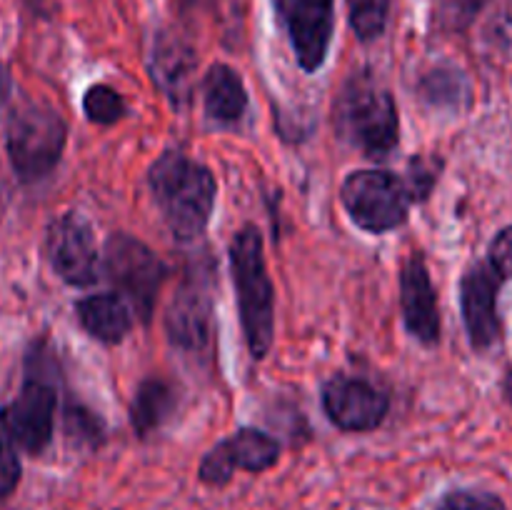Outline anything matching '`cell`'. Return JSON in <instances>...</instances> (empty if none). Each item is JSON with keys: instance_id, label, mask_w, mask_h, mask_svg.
Masks as SVG:
<instances>
[{"instance_id": "cell-1", "label": "cell", "mask_w": 512, "mask_h": 510, "mask_svg": "<svg viewBox=\"0 0 512 510\" xmlns=\"http://www.w3.org/2000/svg\"><path fill=\"white\" fill-rule=\"evenodd\" d=\"M148 188L175 240L193 243L208 230L218 188L203 163L180 150H165L150 165Z\"/></svg>"}, {"instance_id": "cell-2", "label": "cell", "mask_w": 512, "mask_h": 510, "mask_svg": "<svg viewBox=\"0 0 512 510\" xmlns=\"http://www.w3.org/2000/svg\"><path fill=\"white\" fill-rule=\"evenodd\" d=\"M230 273L238 293V313L245 343L255 360H263L273 345L275 290L265 265L263 235L255 225H245L230 243Z\"/></svg>"}, {"instance_id": "cell-3", "label": "cell", "mask_w": 512, "mask_h": 510, "mask_svg": "<svg viewBox=\"0 0 512 510\" xmlns=\"http://www.w3.org/2000/svg\"><path fill=\"white\" fill-rule=\"evenodd\" d=\"M335 130L365 158L383 160L398 148L400 115L395 98L370 75H353L333 105Z\"/></svg>"}, {"instance_id": "cell-4", "label": "cell", "mask_w": 512, "mask_h": 510, "mask_svg": "<svg viewBox=\"0 0 512 510\" xmlns=\"http://www.w3.org/2000/svg\"><path fill=\"white\" fill-rule=\"evenodd\" d=\"M58 408V363L45 340H35L25 355V378L18 398L3 408L5 425L25 453L38 455L53 438Z\"/></svg>"}, {"instance_id": "cell-5", "label": "cell", "mask_w": 512, "mask_h": 510, "mask_svg": "<svg viewBox=\"0 0 512 510\" xmlns=\"http://www.w3.org/2000/svg\"><path fill=\"white\" fill-rule=\"evenodd\" d=\"M68 140V128L58 110L30 103L10 118L5 148L10 165L23 183L48 178L60 163Z\"/></svg>"}, {"instance_id": "cell-6", "label": "cell", "mask_w": 512, "mask_h": 510, "mask_svg": "<svg viewBox=\"0 0 512 510\" xmlns=\"http://www.w3.org/2000/svg\"><path fill=\"white\" fill-rule=\"evenodd\" d=\"M103 273L115 285V293L123 295L133 313L148 323L160 288L168 278V265L138 238L118 233L110 235L105 243Z\"/></svg>"}, {"instance_id": "cell-7", "label": "cell", "mask_w": 512, "mask_h": 510, "mask_svg": "<svg viewBox=\"0 0 512 510\" xmlns=\"http://www.w3.org/2000/svg\"><path fill=\"white\" fill-rule=\"evenodd\" d=\"M340 200L360 230L383 235L408 220L413 205L405 180L388 170H355L340 185Z\"/></svg>"}, {"instance_id": "cell-8", "label": "cell", "mask_w": 512, "mask_h": 510, "mask_svg": "<svg viewBox=\"0 0 512 510\" xmlns=\"http://www.w3.org/2000/svg\"><path fill=\"white\" fill-rule=\"evenodd\" d=\"M168 340L188 355H208L213 345V293L205 275L190 273L165 313Z\"/></svg>"}, {"instance_id": "cell-9", "label": "cell", "mask_w": 512, "mask_h": 510, "mask_svg": "<svg viewBox=\"0 0 512 510\" xmlns=\"http://www.w3.org/2000/svg\"><path fill=\"white\" fill-rule=\"evenodd\" d=\"M50 265L55 273L75 288H88L98 280L100 255L88 220L78 213H65L48 225L45 235Z\"/></svg>"}, {"instance_id": "cell-10", "label": "cell", "mask_w": 512, "mask_h": 510, "mask_svg": "<svg viewBox=\"0 0 512 510\" xmlns=\"http://www.w3.org/2000/svg\"><path fill=\"white\" fill-rule=\"evenodd\" d=\"M273 5L300 68L315 73L328 58L335 0H273Z\"/></svg>"}, {"instance_id": "cell-11", "label": "cell", "mask_w": 512, "mask_h": 510, "mask_svg": "<svg viewBox=\"0 0 512 510\" xmlns=\"http://www.w3.org/2000/svg\"><path fill=\"white\" fill-rule=\"evenodd\" d=\"M323 410L335 428L345 433H368L388 418L390 398L368 380L340 375L323 385Z\"/></svg>"}, {"instance_id": "cell-12", "label": "cell", "mask_w": 512, "mask_h": 510, "mask_svg": "<svg viewBox=\"0 0 512 510\" xmlns=\"http://www.w3.org/2000/svg\"><path fill=\"white\" fill-rule=\"evenodd\" d=\"M505 280L490 268V263H473L460 278V310L475 350H488L503 335V320L498 313L500 285Z\"/></svg>"}, {"instance_id": "cell-13", "label": "cell", "mask_w": 512, "mask_h": 510, "mask_svg": "<svg viewBox=\"0 0 512 510\" xmlns=\"http://www.w3.org/2000/svg\"><path fill=\"white\" fill-rule=\"evenodd\" d=\"M280 458V445L273 435L258 428H240L220 440L200 463V480L208 485H225L235 470L263 473Z\"/></svg>"}, {"instance_id": "cell-14", "label": "cell", "mask_w": 512, "mask_h": 510, "mask_svg": "<svg viewBox=\"0 0 512 510\" xmlns=\"http://www.w3.org/2000/svg\"><path fill=\"white\" fill-rule=\"evenodd\" d=\"M400 308L408 333L423 345H438L440 308L430 270L420 253H410L400 268Z\"/></svg>"}, {"instance_id": "cell-15", "label": "cell", "mask_w": 512, "mask_h": 510, "mask_svg": "<svg viewBox=\"0 0 512 510\" xmlns=\"http://www.w3.org/2000/svg\"><path fill=\"white\" fill-rule=\"evenodd\" d=\"M195 65H198V60H195L193 48L183 38L173 33H160L155 38L150 75L173 105H183L188 100Z\"/></svg>"}, {"instance_id": "cell-16", "label": "cell", "mask_w": 512, "mask_h": 510, "mask_svg": "<svg viewBox=\"0 0 512 510\" xmlns=\"http://www.w3.org/2000/svg\"><path fill=\"white\" fill-rule=\"evenodd\" d=\"M78 323L90 338L100 343H123L133 328V308L118 293H95L75 303Z\"/></svg>"}, {"instance_id": "cell-17", "label": "cell", "mask_w": 512, "mask_h": 510, "mask_svg": "<svg viewBox=\"0 0 512 510\" xmlns=\"http://www.w3.org/2000/svg\"><path fill=\"white\" fill-rule=\"evenodd\" d=\"M205 115L220 125H233L248 110V90L238 70L225 63H215L203 78Z\"/></svg>"}, {"instance_id": "cell-18", "label": "cell", "mask_w": 512, "mask_h": 510, "mask_svg": "<svg viewBox=\"0 0 512 510\" xmlns=\"http://www.w3.org/2000/svg\"><path fill=\"white\" fill-rule=\"evenodd\" d=\"M178 405V390L173 383L163 378H145L135 388L133 403H130V425L140 438H148L153 430L168 423L170 415Z\"/></svg>"}, {"instance_id": "cell-19", "label": "cell", "mask_w": 512, "mask_h": 510, "mask_svg": "<svg viewBox=\"0 0 512 510\" xmlns=\"http://www.w3.org/2000/svg\"><path fill=\"white\" fill-rule=\"evenodd\" d=\"M420 95L430 108L463 110L470 105V83L463 70L440 65L420 80Z\"/></svg>"}, {"instance_id": "cell-20", "label": "cell", "mask_w": 512, "mask_h": 510, "mask_svg": "<svg viewBox=\"0 0 512 510\" xmlns=\"http://www.w3.org/2000/svg\"><path fill=\"white\" fill-rule=\"evenodd\" d=\"M83 110L90 123L98 125H113L128 115V105H125L123 95L105 83H95L85 90Z\"/></svg>"}, {"instance_id": "cell-21", "label": "cell", "mask_w": 512, "mask_h": 510, "mask_svg": "<svg viewBox=\"0 0 512 510\" xmlns=\"http://www.w3.org/2000/svg\"><path fill=\"white\" fill-rule=\"evenodd\" d=\"M390 0H350V28L360 40H375L388 23Z\"/></svg>"}, {"instance_id": "cell-22", "label": "cell", "mask_w": 512, "mask_h": 510, "mask_svg": "<svg viewBox=\"0 0 512 510\" xmlns=\"http://www.w3.org/2000/svg\"><path fill=\"white\" fill-rule=\"evenodd\" d=\"M65 435L75 443H83L88 448H98L105 438V425L93 410L80 403H70L65 408Z\"/></svg>"}, {"instance_id": "cell-23", "label": "cell", "mask_w": 512, "mask_h": 510, "mask_svg": "<svg viewBox=\"0 0 512 510\" xmlns=\"http://www.w3.org/2000/svg\"><path fill=\"white\" fill-rule=\"evenodd\" d=\"M440 170H443V160L435 158V155H418V158L410 160L408 175L403 180L413 203H423L433 193L435 183L440 178Z\"/></svg>"}, {"instance_id": "cell-24", "label": "cell", "mask_w": 512, "mask_h": 510, "mask_svg": "<svg viewBox=\"0 0 512 510\" xmlns=\"http://www.w3.org/2000/svg\"><path fill=\"white\" fill-rule=\"evenodd\" d=\"M20 483V455L18 443L10 435L5 425L3 413H0V500L8 498Z\"/></svg>"}, {"instance_id": "cell-25", "label": "cell", "mask_w": 512, "mask_h": 510, "mask_svg": "<svg viewBox=\"0 0 512 510\" xmlns=\"http://www.w3.org/2000/svg\"><path fill=\"white\" fill-rule=\"evenodd\" d=\"M435 510H508V505L488 490H450Z\"/></svg>"}, {"instance_id": "cell-26", "label": "cell", "mask_w": 512, "mask_h": 510, "mask_svg": "<svg viewBox=\"0 0 512 510\" xmlns=\"http://www.w3.org/2000/svg\"><path fill=\"white\" fill-rule=\"evenodd\" d=\"M488 263L503 280H512V225L500 230L488 248Z\"/></svg>"}, {"instance_id": "cell-27", "label": "cell", "mask_w": 512, "mask_h": 510, "mask_svg": "<svg viewBox=\"0 0 512 510\" xmlns=\"http://www.w3.org/2000/svg\"><path fill=\"white\" fill-rule=\"evenodd\" d=\"M480 8V0H445V13L455 23H465L473 18Z\"/></svg>"}, {"instance_id": "cell-28", "label": "cell", "mask_w": 512, "mask_h": 510, "mask_svg": "<svg viewBox=\"0 0 512 510\" xmlns=\"http://www.w3.org/2000/svg\"><path fill=\"white\" fill-rule=\"evenodd\" d=\"M10 93H13V80H10L8 68L0 63V108L10 100Z\"/></svg>"}, {"instance_id": "cell-29", "label": "cell", "mask_w": 512, "mask_h": 510, "mask_svg": "<svg viewBox=\"0 0 512 510\" xmlns=\"http://www.w3.org/2000/svg\"><path fill=\"white\" fill-rule=\"evenodd\" d=\"M185 10H200V8H208L213 0H178Z\"/></svg>"}, {"instance_id": "cell-30", "label": "cell", "mask_w": 512, "mask_h": 510, "mask_svg": "<svg viewBox=\"0 0 512 510\" xmlns=\"http://www.w3.org/2000/svg\"><path fill=\"white\" fill-rule=\"evenodd\" d=\"M503 395H505V400L512 405V370L505 375V380H503Z\"/></svg>"}]
</instances>
